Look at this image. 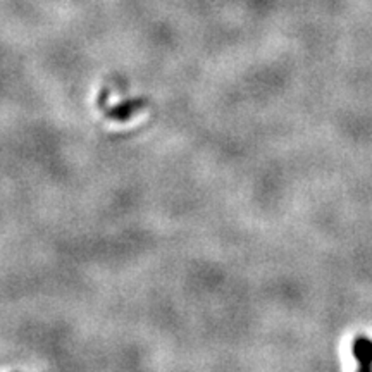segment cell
Instances as JSON below:
<instances>
[{"label":"cell","mask_w":372,"mask_h":372,"mask_svg":"<svg viewBox=\"0 0 372 372\" xmlns=\"http://www.w3.org/2000/svg\"><path fill=\"white\" fill-rule=\"evenodd\" d=\"M353 357L357 360V366L362 371H372V341L369 338L360 336L355 338L352 345Z\"/></svg>","instance_id":"obj_1"}]
</instances>
